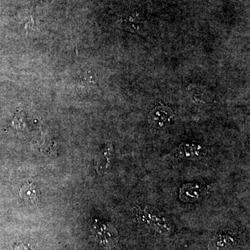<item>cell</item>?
I'll list each match as a JSON object with an SVG mask.
<instances>
[{
    "label": "cell",
    "instance_id": "3",
    "mask_svg": "<svg viewBox=\"0 0 250 250\" xmlns=\"http://www.w3.org/2000/svg\"><path fill=\"white\" fill-rule=\"evenodd\" d=\"M207 149L200 144L186 143L181 145L173 152V157L187 161L203 159L207 154Z\"/></svg>",
    "mask_w": 250,
    "mask_h": 250
},
{
    "label": "cell",
    "instance_id": "7",
    "mask_svg": "<svg viewBox=\"0 0 250 250\" xmlns=\"http://www.w3.org/2000/svg\"><path fill=\"white\" fill-rule=\"evenodd\" d=\"M113 153V146L111 144H108L105 146L97 156L95 159V169L99 175H104L109 170Z\"/></svg>",
    "mask_w": 250,
    "mask_h": 250
},
{
    "label": "cell",
    "instance_id": "1",
    "mask_svg": "<svg viewBox=\"0 0 250 250\" xmlns=\"http://www.w3.org/2000/svg\"><path fill=\"white\" fill-rule=\"evenodd\" d=\"M134 213L138 221L153 232L163 236H169L173 232L170 219L152 206H136Z\"/></svg>",
    "mask_w": 250,
    "mask_h": 250
},
{
    "label": "cell",
    "instance_id": "8",
    "mask_svg": "<svg viewBox=\"0 0 250 250\" xmlns=\"http://www.w3.org/2000/svg\"><path fill=\"white\" fill-rule=\"evenodd\" d=\"M20 196L27 203L36 205L39 201L40 192L35 184L27 183L21 188Z\"/></svg>",
    "mask_w": 250,
    "mask_h": 250
},
{
    "label": "cell",
    "instance_id": "2",
    "mask_svg": "<svg viewBox=\"0 0 250 250\" xmlns=\"http://www.w3.org/2000/svg\"><path fill=\"white\" fill-rule=\"evenodd\" d=\"M92 232L95 239L105 249L112 250L118 246L119 236L111 223L96 220L92 227Z\"/></svg>",
    "mask_w": 250,
    "mask_h": 250
},
{
    "label": "cell",
    "instance_id": "9",
    "mask_svg": "<svg viewBox=\"0 0 250 250\" xmlns=\"http://www.w3.org/2000/svg\"><path fill=\"white\" fill-rule=\"evenodd\" d=\"M14 250H31L29 247L24 246V245H20V246H16Z\"/></svg>",
    "mask_w": 250,
    "mask_h": 250
},
{
    "label": "cell",
    "instance_id": "5",
    "mask_svg": "<svg viewBox=\"0 0 250 250\" xmlns=\"http://www.w3.org/2000/svg\"><path fill=\"white\" fill-rule=\"evenodd\" d=\"M236 238L229 233H220L213 236L208 244V250H236Z\"/></svg>",
    "mask_w": 250,
    "mask_h": 250
},
{
    "label": "cell",
    "instance_id": "6",
    "mask_svg": "<svg viewBox=\"0 0 250 250\" xmlns=\"http://www.w3.org/2000/svg\"><path fill=\"white\" fill-rule=\"evenodd\" d=\"M173 116V111L167 106H159L149 113L148 121L153 127L161 129Z\"/></svg>",
    "mask_w": 250,
    "mask_h": 250
},
{
    "label": "cell",
    "instance_id": "4",
    "mask_svg": "<svg viewBox=\"0 0 250 250\" xmlns=\"http://www.w3.org/2000/svg\"><path fill=\"white\" fill-rule=\"evenodd\" d=\"M207 192V188L199 183H188L179 188V197L185 203L198 201Z\"/></svg>",
    "mask_w": 250,
    "mask_h": 250
}]
</instances>
